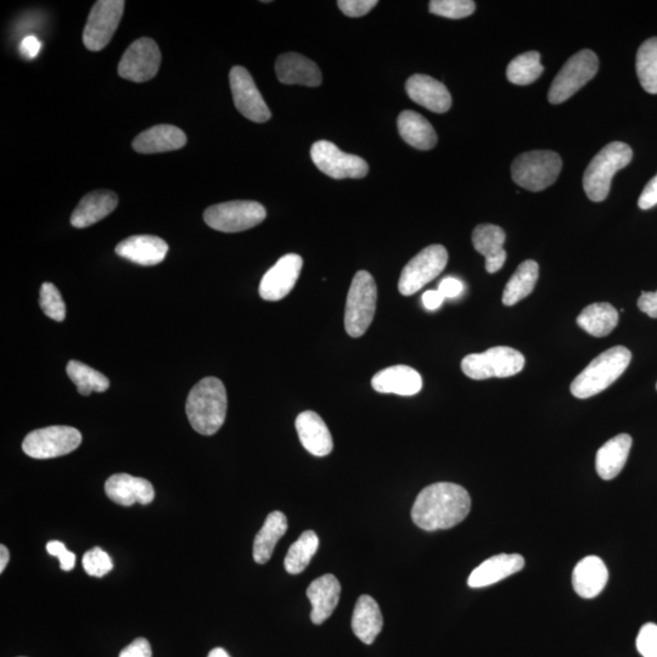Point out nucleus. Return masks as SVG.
Returning a JSON list of instances; mask_svg holds the SVG:
<instances>
[{"label":"nucleus","mask_w":657,"mask_h":657,"mask_svg":"<svg viewBox=\"0 0 657 657\" xmlns=\"http://www.w3.org/2000/svg\"><path fill=\"white\" fill-rule=\"evenodd\" d=\"M471 498L464 487L438 482L419 493L412 509L414 524L425 531L448 530L466 519Z\"/></svg>","instance_id":"nucleus-1"},{"label":"nucleus","mask_w":657,"mask_h":657,"mask_svg":"<svg viewBox=\"0 0 657 657\" xmlns=\"http://www.w3.org/2000/svg\"><path fill=\"white\" fill-rule=\"evenodd\" d=\"M187 415L192 428L200 435L212 436L227 418L228 398L221 380L209 376L189 392Z\"/></svg>","instance_id":"nucleus-2"},{"label":"nucleus","mask_w":657,"mask_h":657,"mask_svg":"<svg viewBox=\"0 0 657 657\" xmlns=\"http://www.w3.org/2000/svg\"><path fill=\"white\" fill-rule=\"evenodd\" d=\"M632 361L628 348L615 346L593 359L588 367L572 381L571 393L580 400H587L608 389L626 372Z\"/></svg>","instance_id":"nucleus-3"},{"label":"nucleus","mask_w":657,"mask_h":657,"mask_svg":"<svg viewBox=\"0 0 657 657\" xmlns=\"http://www.w3.org/2000/svg\"><path fill=\"white\" fill-rule=\"evenodd\" d=\"M633 151L630 145L612 142L593 157L583 176V188L589 200L602 202L610 193L612 178L631 164Z\"/></svg>","instance_id":"nucleus-4"},{"label":"nucleus","mask_w":657,"mask_h":657,"mask_svg":"<svg viewBox=\"0 0 657 657\" xmlns=\"http://www.w3.org/2000/svg\"><path fill=\"white\" fill-rule=\"evenodd\" d=\"M561 168L563 160L554 151H529L516 157L511 165V177L521 188L542 192L557 182Z\"/></svg>","instance_id":"nucleus-5"},{"label":"nucleus","mask_w":657,"mask_h":657,"mask_svg":"<svg viewBox=\"0 0 657 657\" xmlns=\"http://www.w3.org/2000/svg\"><path fill=\"white\" fill-rule=\"evenodd\" d=\"M376 303L378 288L373 275L359 271L352 280L346 301L345 329L351 338H361L367 333L375 316Z\"/></svg>","instance_id":"nucleus-6"},{"label":"nucleus","mask_w":657,"mask_h":657,"mask_svg":"<svg viewBox=\"0 0 657 657\" xmlns=\"http://www.w3.org/2000/svg\"><path fill=\"white\" fill-rule=\"evenodd\" d=\"M526 359L521 352L507 346L492 347L482 353H473L462 361L463 373L473 380L510 378L525 368Z\"/></svg>","instance_id":"nucleus-7"},{"label":"nucleus","mask_w":657,"mask_h":657,"mask_svg":"<svg viewBox=\"0 0 657 657\" xmlns=\"http://www.w3.org/2000/svg\"><path fill=\"white\" fill-rule=\"evenodd\" d=\"M266 217L265 206L256 201L223 202L204 213L207 226L222 233L245 232L261 224Z\"/></svg>","instance_id":"nucleus-8"},{"label":"nucleus","mask_w":657,"mask_h":657,"mask_svg":"<svg viewBox=\"0 0 657 657\" xmlns=\"http://www.w3.org/2000/svg\"><path fill=\"white\" fill-rule=\"evenodd\" d=\"M598 70L599 59L592 50L584 49L571 56L550 86L549 103L561 104L569 100L572 95L593 80Z\"/></svg>","instance_id":"nucleus-9"},{"label":"nucleus","mask_w":657,"mask_h":657,"mask_svg":"<svg viewBox=\"0 0 657 657\" xmlns=\"http://www.w3.org/2000/svg\"><path fill=\"white\" fill-rule=\"evenodd\" d=\"M82 443L81 432L71 426H49L30 432L22 442V451L33 459H52L76 451Z\"/></svg>","instance_id":"nucleus-10"},{"label":"nucleus","mask_w":657,"mask_h":657,"mask_svg":"<svg viewBox=\"0 0 657 657\" xmlns=\"http://www.w3.org/2000/svg\"><path fill=\"white\" fill-rule=\"evenodd\" d=\"M447 263L448 252L445 246L425 247L403 268L398 290L403 296L414 295L445 271Z\"/></svg>","instance_id":"nucleus-11"},{"label":"nucleus","mask_w":657,"mask_h":657,"mask_svg":"<svg viewBox=\"0 0 657 657\" xmlns=\"http://www.w3.org/2000/svg\"><path fill=\"white\" fill-rule=\"evenodd\" d=\"M126 3L123 0H99L93 5L83 31L84 46L100 52L111 42L122 20Z\"/></svg>","instance_id":"nucleus-12"},{"label":"nucleus","mask_w":657,"mask_h":657,"mask_svg":"<svg viewBox=\"0 0 657 657\" xmlns=\"http://www.w3.org/2000/svg\"><path fill=\"white\" fill-rule=\"evenodd\" d=\"M311 157L319 171L330 178L359 179L368 176L367 161L357 155L346 154L334 143L328 140H319L312 145Z\"/></svg>","instance_id":"nucleus-13"},{"label":"nucleus","mask_w":657,"mask_h":657,"mask_svg":"<svg viewBox=\"0 0 657 657\" xmlns=\"http://www.w3.org/2000/svg\"><path fill=\"white\" fill-rule=\"evenodd\" d=\"M161 52L154 39L140 38L123 54L119 75L127 81L143 83L153 80L159 72Z\"/></svg>","instance_id":"nucleus-14"},{"label":"nucleus","mask_w":657,"mask_h":657,"mask_svg":"<svg viewBox=\"0 0 657 657\" xmlns=\"http://www.w3.org/2000/svg\"><path fill=\"white\" fill-rule=\"evenodd\" d=\"M235 108L247 120L265 123L271 120L272 112L256 87L254 78L243 66H234L229 73Z\"/></svg>","instance_id":"nucleus-15"},{"label":"nucleus","mask_w":657,"mask_h":657,"mask_svg":"<svg viewBox=\"0 0 657 657\" xmlns=\"http://www.w3.org/2000/svg\"><path fill=\"white\" fill-rule=\"evenodd\" d=\"M302 257L296 254L285 255L263 275L260 295L266 301H280L295 288L302 271Z\"/></svg>","instance_id":"nucleus-16"},{"label":"nucleus","mask_w":657,"mask_h":657,"mask_svg":"<svg viewBox=\"0 0 657 657\" xmlns=\"http://www.w3.org/2000/svg\"><path fill=\"white\" fill-rule=\"evenodd\" d=\"M105 493L112 502L123 507L136 503L148 505L155 498L154 486L150 481L128 474L110 476L105 482Z\"/></svg>","instance_id":"nucleus-17"},{"label":"nucleus","mask_w":657,"mask_h":657,"mask_svg":"<svg viewBox=\"0 0 657 657\" xmlns=\"http://www.w3.org/2000/svg\"><path fill=\"white\" fill-rule=\"evenodd\" d=\"M408 97L436 114H445L452 106V97L445 84L426 75H414L406 83Z\"/></svg>","instance_id":"nucleus-18"},{"label":"nucleus","mask_w":657,"mask_h":657,"mask_svg":"<svg viewBox=\"0 0 657 657\" xmlns=\"http://www.w3.org/2000/svg\"><path fill=\"white\" fill-rule=\"evenodd\" d=\"M275 73L283 84L318 87L322 83V72L314 61L297 53L280 55L275 61Z\"/></svg>","instance_id":"nucleus-19"},{"label":"nucleus","mask_w":657,"mask_h":657,"mask_svg":"<svg viewBox=\"0 0 657 657\" xmlns=\"http://www.w3.org/2000/svg\"><path fill=\"white\" fill-rule=\"evenodd\" d=\"M116 254L137 265L151 267L164 262L168 254L165 240L153 235H136L116 246Z\"/></svg>","instance_id":"nucleus-20"},{"label":"nucleus","mask_w":657,"mask_h":657,"mask_svg":"<svg viewBox=\"0 0 657 657\" xmlns=\"http://www.w3.org/2000/svg\"><path fill=\"white\" fill-rule=\"evenodd\" d=\"M295 425L302 446L312 456L327 457L333 452V437L320 415L311 411L302 412L296 418Z\"/></svg>","instance_id":"nucleus-21"},{"label":"nucleus","mask_w":657,"mask_h":657,"mask_svg":"<svg viewBox=\"0 0 657 657\" xmlns=\"http://www.w3.org/2000/svg\"><path fill=\"white\" fill-rule=\"evenodd\" d=\"M376 392L395 393L398 396H414L423 389V378L408 365H393L381 370L372 379Z\"/></svg>","instance_id":"nucleus-22"},{"label":"nucleus","mask_w":657,"mask_h":657,"mask_svg":"<svg viewBox=\"0 0 657 657\" xmlns=\"http://www.w3.org/2000/svg\"><path fill=\"white\" fill-rule=\"evenodd\" d=\"M341 584L334 575L327 574L314 580L307 588V598L312 604L311 620L322 625L339 604Z\"/></svg>","instance_id":"nucleus-23"},{"label":"nucleus","mask_w":657,"mask_h":657,"mask_svg":"<svg viewBox=\"0 0 657 657\" xmlns=\"http://www.w3.org/2000/svg\"><path fill=\"white\" fill-rule=\"evenodd\" d=\"M525 559L519 554H499L487 559L471 572L468 584L470 588H485L524 569Z\"/></svg>","instance_id":"nucleus-24"},{"label":"nucleus","mask_w":657,"mask_h":657,"mask_svg":"<svg viewBox=\"0 0 657 657\" xmlns=\"http://www.w3.org/2000/svg\"><path fill=\"white\" fill-rule=\"evenodd\" d=\"M119 205V198L110 190H97L84 196L73 211L71 224L77 229L93 226L108 217Z\"/></svg>","instance_id":"nucleus-25"},{"label":"nucleus","mask_w":657,"mask_h":657,"mask_svg":"<svg viewBox=\"0 0 657 657\" xmlns=\"http://www.w3.org/2000/svg\"><path fill=\"white\" fill-rule=\"evenodd\" d=\"M505 235L501 227L494 224H480L474 229L473 244L475 250L486 258V271L490 274L501 271L507 252L504 250Z\"/></svg>","instance_id":"nucleus-26"},{"label":"nucleus","mask_w":657,"mask_h":657,"mask_svg":"<svg viewBox=\"0 0 657 657\" xmlns=\"http://www.w3.org/2000/svg\"><path fill=\"white\" fill-rule=\"evenodd\" d=\"M187 136L182 129L171 125H159L146 129L133 140V149L139 154H161L182 149Z\"/></svg>","instance_id":"nucleus-27"},{"label":"nucleus","mask_w":657,"mask_h":657,"mask_svg":"<svg viewBox=\"0 0 657 657\" xmlns=\"http://www.w3.org/2000/svg\"><path fill=\"white\" fill-rule=\"evenodd\" d=\"M632 437L627 434L617 435L600 447L595 458V469L603 480L615 479L627 463L632 448Z\"/></svg>","instance_id":"nucleus-28"},{"label":"nucleus","mask_w":657,"mask_h":657,"mask_svg":"<svg viewBox=\"0 0 657 657\" xmlns=\"http://www.w3.org/2000/svg\"><path fill=\"white\" fill-rule=\"evenodd\" d=\"M609 572L604 561L598 557H587L578 563L572 574V584L580 597H598L608 583Z\"/></svg>","instance_id":"nucleus-29"},{"label":"nucleus","mask_w":657,"mask_h":657,"mask_svg":"<svg viewBox=\"0 0 657 657\" xmlns=\"http://www.w3.org/2000/svg\"><path fill=\"white\" fill-rule=\"evenodd\" d=\"M384 619L380 606L370 595H361L352 616V631L364 644L374 643L383 630Z\"/></svg>","instance_id":"nucleus-30"},{"label":"nucleus","mask_w":657,"mask_h":657,"mask_svg":"<svg viewBox=\"0 0 657 657\" xmlns=\"http://www.w3.org/2000/svg\"><path fill=\"white\" fill-rule=\"evenodd\" d=\"M398 132L407 144L419 150H430L437 144V134L425 117L411 110L401 112L397 121Z\"/></svg>","instance_id":"nucleus-31"},{"label":"nucleus","mask_w":657,"mask_h":657,"mask_svg":"<svg viewBox=\"0 0 657 657\" xmlns=\"http://www.w3.org/2000/svg\"><path fill=\"white\" fill-rule=\"evenodd\" d=\"M576 322L578 327L594 338H605L619 324V312L608 302L593 303L584 308Z\"/></svg>","instance_id":"nucleus-32"},{"label":"nucleus","mask_w":657,"mask_h":657,"mask_svg":"<svg viewBox=\"0 0 657 657\" xmlns=\"http://www.w3.org/2000/svg\"><path fill=\"white\" fill-rule=\"evenodd\" d=\"M288 526V519L282 511H273L267 516L261 531L256 535L254 550H252L257 564H266L272 558L274 548L288 531Z\"/></svg>","instance_id":"nucleus-33"},{"label":"nucleus","mask_w":657,"mask_h":657,"mask_svg":"<svg viewBox=\"0 0 657 657\" xmlns=\"http://www.w3.org/2000/svg\"><path fill=\"white\" fill-rule=\"evenodd\" d=\"M538 277L539 267L537 262L532 260L522 262L508 284L505 285L503 305L511 307L526 299L535 290Z\"/></svg>","instance_id":"nucleus-34"},{"label":"nucleus","mask_w":657,"mask_h":657,"mask_svg":"<svg viewBox=\"0 0 657 657\" xmlns=\"http://www.w3.org/2000/svg\"><path fill=\"white\" fill-rule=\"evenodd\" d=\"M319 548V538L314 531L303 532L301 537L292 544L286 554L284 566L291 575H299L310 565Z\"/></svg>","instance_id":"nucleus-35"},{"label":"nucleus","mask_w":657,"mask_h":657,"mask_svg":"<svg viewBox=\"0 0 657 657\" xmlns=\"http://www.w3.org/2000/svg\"><path fill=\"white\" fill-rule=\"evenodd\" d=\"M66 373L82 396H89L93 392H105L109 389V379L98 370L88 367L87 364L70 361L67 364Z\"/></svg>","instance_id":"nucleus-36"},{"label":"nucleus","mask_w":657,"mask_h":657,"mask_svg":"<svg viewBox=\"0 0 657 657\" xmlns=\"http://www.w3.org/2000/svg\"><path fill=\"white\" fill-rule=\"evenodd\" d=\"M636 69L644 91L657 94V37L648 39L638 49Z\"/></svg>","instance_id":"nucleus-37"},{"label":"nucleus","mask_w":657,"mask_h":657,"mask_svg":"<svg viewBox=\"0 0 657 657\" xmlns=\"http://www.w3.org/2000/svg\"><path fill=\"white\" fill-rule=\"evenodd\" d=\"M544 67L541 64V54L527 52L516 56L507 69V78L510 83L518 86H529L542 76Z\"/></svg>","instance_id":"nucleus-38"},{"label":"nucleus","mask_w":657,"mask_h":657,"mask_svg":"<svg viewBox=\"0 0 657 657\" xmlns=\"http://www.w3.org/2000/svg\"><path fill=\"white\" fill-rule=\"evenodd\" d=\"M475 9L476 4L471 0H432L429 4L431 14L452 20L468 18Z\"/></svg>","instance_id":"nucleus-39"},{"label":"nucleus","mask_w":657,"mask_h":657,"mask_svg":"<svg viewBox=\"0 0 657 657\" xmlns=\"http://www.w3.org/2000/svg\"><path fill=\"white\" fill-rule=\"evenodd\" d=\"M39 305L42 311L55 322H64L66 306L60 291L52 283H44L39 294Z\"/></svg>","instance_id":"nucleus-40"},{"label":"nucleus","mask_w":657,"mask_h":657,"mask_svg":"<svg viewBox=\"0 0 657 657\" xmlns=\"http://www.w3.org/2000/svg\"><path fill=\"white\" fill-rule=\"evenodd\" d=\"M82 564L84 571L92 577H104L114 569L110 555L99 547L88 550L84 554Z\"/></svg>","instance_id":"nucleus-41"},{"label":"nucleus","mask_w":657,"mask_h":657,"mask_svg":"<svg viewBox=\"0 0 657 657\" xmlns=\"http://www.w3.org/2000/svg\"><path fill=\"white\" fill-rule=\"evenodd\" d=\"M637 649L643 657H657V626L647 623L640 628Z\"/></svg>","instance_id":"nucleus-42"},{"label":"nucleus","mask_w":657,"mask_h":657,"mask_svg":"<svg viewBox=\"0 0 657 657\" xmlns=\"http://www.w3.org/2000/svg\"><path fill=\"white\" fill-rule=\"evenodd\" d=\"M378 4V0H339L338 7L348 18H362Z\"/></svg>","instance_id":"nucleus-43"},{"label":"nucleus","mask_w":657,"mask_h":657,"mask_svg":"<svg viewBox=\"0 0 657 657\" xmlns=\"http://www.w3.org/2000/svg\"><path fill=\"white\" fill-rule=\"evenodd\" d=\"M47 552L53 557H56L60 560V569L66 572H69L75 569L76 566V554L70 552L66 548L65 544L60 541H50L47 544Z\"/></svg>","instance_id":"nucleus-44"},{"label":"nucleus","mask_w":657,"mask_h":657,"mask_svg":"<svg viewBox=\"0 0 657 657\" xmlns=\"http://www.w3.org/2000/svg\"><path fill=\"white\" fill-rule=\"evenodd\" d=\"M120 657H153V650L148 640L137 638L121 651Z\"/></svg>","instance_id":"nucleus-45"},{"label":"nucleus","mask_w":657,"mask_h":657,"mask_svg":"<svg viewBox=\"0 0 657 657\" xmlns=\"http://www.w3.org/2000/svg\"><path fill=\"white\" fill-rule=\"evenodd\" d=\"M657 205V174L651 178L649 183L645 185L642 195L638 200V206L642 210L653 209Z\"/></svg>","instance_id":"nucleus-46"},{"label":"nucleus","mask_w":657,"mask_h":657,"mask_svg":"<svg viewBox=\"0 0 657 657\" xmlns=\"http://www.w3.org/2000/svg\"><path fill=\"white\" fill-rule=\"evenodd\" d=\"M437 290L441 292L445 299H456V297L462 295L464 284L457 278L447 277L438 285Z\"/></svg>","instance_id":"nucleus-47"},{"label":"nucleus","mask_w":657,"mask_h":657,"mask_svg":"<svg viewBox=\"0 0 657 657\" xmlns=\"http://www.w3.org/2000/svg\"><path fill=\"white\" fill-rule=\"evenodd\" d=\"M639 310L648 314L650 318L657 319V291L656 292H643L638 300Z\"/></svg>","instance_id":"nucleus-48"},{"label":"nucleus","mask_w":657,"mask_h":657,"mask_svg":"<svg viewBox=\"0 0 657 657\" xmlns=\"http://www.w3.org/2000/svg\"><path fill=\"white\" fill-rule=\"evenodd\" d=\"M42 43L35 36H27L22 39L20 46V53L27 60L35 59L36 56L41 52Z\"/></svg>","instance_id":"nucleus-49"},{"label":"nucleus","mask_w":657,"mask_h":657,"mask_svg":"<svg viewBox=\"0 0 657 657\" xmlns=\"http://www.w3.org/2000/svg\"><path fill=\"white\" fill-rule=\"evenodd\" d=\"M445 297L442 296L441 292L438 290H429L426 291L423 295V303L426 310L436 311L442 306Z\"/></svg>","instance_id":"nucleus-50"},{"label":"nucleus","mask_w":657,"mask_h":657,"mask_svg":"<svg viewBox=\"0 0 657 657\" xmlns=\"http://www.w3.org/2000/svg\"><path fill=\"white\" fill-rule=\"evenodd\" d=\"M9 560V549L2 544V546H0V572H4L5 567L8 566Z\"/></svg>","instance_id":"nucleus-51"},{"label":"nucleus","mask_w":657,"mask_h":657,"mask_svg":"<svg viewBox=\"0 0 657 657\" xmlns=\"http://www.w3.org/2000/svg\"><path fill=\"white\" fill-rule=\"evenodd\" d=\"M207 657H230L226 650L222 648H216L210 651L209 656Z\"/></svg>","instance_id":"nucleus-52"},{"label":"nucleus","mask_w":657,"mask_h":657,"mask_svg":"<svg viewBox=\"0 0 657 657\" xmlns=\"http://www.w3.org/2000/svg\"><path fill=\"white\" fill-rule=\"evenodd\" d=\"M656 390H657V384H656Z\"/></svg>","instance_id":"nucleus-53"},{"label":"nucleus","mask_w":657,"mask_h":657,"mask_svg":"<svg viewBox=\"0 0 657 657\" xmlns=\"http://www.w3.org/2000/svg\"><path fill=\"white\" fill-rule=\"evenodd\" d=\"M19 657H25V656H19Z\"/></svg>","instance_id":"nucleus-54"}]
</instances>
